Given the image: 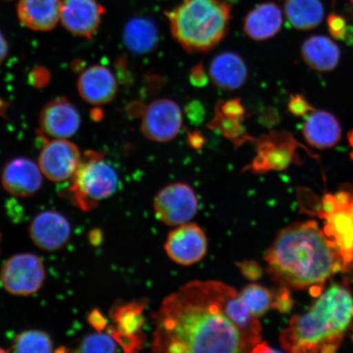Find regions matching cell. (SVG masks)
Segmentation results:
<instances>
[{
    "mask_svg": "<svg viewBox=\"0 0 353 353\" xmlns=\"http://www.w3.org/2000/svg\"><path fill=\"white\" fill-rule=\"evenodd\" d=\"M153 319L154 352H250L220 306L212 281L188 282L163 300Z\"/></svg>",
    "mask_w": 353,
    "mask_h": 353,
    "instance_id": "obj_1",
    "label": "cell"
},
{
    "mask_svg": "<svg viewBox=\"0 0 353 353\" xmlns=\"http://www.w3.org/2000/svg\"><path fill=\"white\" fill-rule=\"evenodd\" d=\"M272 279L289 290L320 287L345 271L353 257L325 225L314 220L295 223L277 233L265 255Z\"/></svg>",
    "mask_w": 353,
    "mask_h": 353,
    "instance_id": "obj_2",
    "label": "cell"
},
{
    "mask_svg": "<svg viewBox=\"0 0 353 353\" xmlns=\"http://www.w3.org/2000/svg\"><path fill=\"white\" fill-rule=\"evenodd\" d=\"M353 320V297L345 287L333 285L312 306L291 319L281 344L294 353L334 352L341 347Z\"/></svg>",
    "mask_w": 353,
    "mask_h": 353,
    "instance_id": "obj_3",
    "label": "cell"
},
{
    "mask_svg": "<svg viewBox=\"0 0 353 353\" xmlns=\"http://www.w3.org/2000/svg\"><path fill=\"white\" fill-rule=\"evenodd\" d=\"M165 14L176 41L192 54L210 51L222 41L232 11L223 0H182Z\"/></svg>",
    "mask_w": 353,
    "mask_h": 353,
    "instance_id": "obj_4",
    "label": "cell"
},
{
    "mask_svg": "<svg viewBox=\"0 0 353 353\" xmlns=\"http://www.w3.org/2000/svg\"><path fill=\"white\" fill-rule=\"evenodd\" d=\"M68 195L74 205L90 210L113 195L118 186V175L105 160L104 153L87 151L72 179Z\"/></svg>",
    "mask_w": 353,
    "mask_h": 353,
    "instance_id": "obj_5",
    "label": "cell"
},
{
    "mask_svg": "<svg viewBox=\"0 0 353 353\" xmlns=\"http://www.w3.org/2000/svg\"><path fill=\"white\" fill-rule=\"evenodd\" d=\"M46 268L41 258L30 253L12 256L3 264L0 282L15 296H29L41 290L46 280Z\"/></svg>",
    "mask_w": 353,
    "mask_h": 353,
    "instance_id": "obj_6",
    "label": "cell"
},
{
    "mask_svg": "<svg viewBox=\"0 0 353 353\" xmlns=\"http://www.w3.org/2000/svg\"><path fill=\"white\" fill-rule=\"evenodd\" d=\"M198 199L188 184L167 185L157 194L153 208L158 220L170 227L188 223L198 211Z\"/></svg>",
    "mask_w": 353,
    "mask_h": 353,
    "instance_id": "obj_7",
    "label": "cell"
},
{
    "mask_svg": "<svg viewBox=\"0 0 353 353\" xmlns=\"http://www.w3.org/2000/svg\"><path fill=\"white\" fill-rule=\"evenodd\" d=\"M82 154L77 145L68 139L46 141L39 156V166L48 179L63 183L72 179L81 164Z\"/></svg>",
    "mask_w": 353,
    "mask_h": 353,
    "instance_id": "obj_8",
    "label": "cell"
},
{
    "mask_svg": "<svg viewBox=\"0 0 353 353\" xmlns=\"http://www.w3.org/2000/svg\"><path fill=\"white\" fill-rule=\"evenodd\" d=\"M213 281L216 297L225 314L228 317L240 333L252 352L259 343L262 342V326L249 309L246 307L235 289L223 282Z\"/></svg>",
    "mask_w": 353,
    "mask_h": 353,
    "instance_id": "obj_9",
    "label": "cell"
},
{
    "mask_svg": "<svg viewBox=\"0 0 353 353\" xmlns=\"http://www.w3.org/2000/svg\"><path fill=\"white\" fill-rule=\"evenodd\" d=\"M183 114L179 105L170 99L152 101L143 113L141 130L150 140L166 143L179 134Z\"/></svg>",
    "mask_w": 353,
    "mask_h": 353,
    "instance_id": "obj_10",
    "label": "cell"
},
{
    "mask_svg": "<svg viewBox=\"0 0 353 353\" xmlns=\"http://www.w3.org/2000/svg\"><path fill=\"white\" fill-rule=\"evenodd\" d=\"M165 250L172 261L182 266H192L205 257L208 239L197 224L184 223L169 233Z\"/></svg>",
    "mask_w": 353,
    "mask_h": 353,
    "instance_id": "obj_11",
    "label": "cell"
},
{
    "mask_svg": "<svg viewBox=\"0 0 353 353\" xmlns=\"http://www.w3.org/2000/svg\"><path fill=\"white\" fill-rule=\"evenodd\" d=\"M29 235L38 248L52 252L68 244L72 236V226L63 214L55 210H46L35 215L30 224Z\"/></svg>",
    "mask_w": 353,
    "mask_h": 353,
    "instance_id": "obj_12",
    "label": "cell"
},
{
    "mask_svg": "<svg viewBox=\"0 0 353 353\" xmlns=\"http://www.w3.org/2000/svg\"><path fill=\"white\" fill-rule=\"evenodd\" d=\"M79 126L78 110L66 98L48 101L39 114L41 134L52 139H68L77 134Z\"/></svg>",
    "mask_w": 353,
    "mask_h": 353,
    "instance_id": "obj_13",
    "label": "cell"
},
{
    "mask_svg": "<svg viewBox=\"0 0 353 353\" xmlns=\"http://www.w3.org/2000/svg\"><path fill=\"white\" fill-rule=\"evenodd\" d=\"M105 8L96 0H64L60 20L64 28L77 37H94Z\"/></svg>",
    "mask_w": 353,
    "mask_h": 353,
    "instance_id": "obj_14",
    "label": "cell"
},
{
    "mask_svg": "<svg viewBox=\"0 0 353 353\" xmlns=\"http://www.w3.org/2000/svg\"><path fill=\"white\" fill-rule=\"evenodd\" d=\"M298 144L287 132H275L259 139L258 154L249 169L254 172L285 169L292 161Z\"/></svg>",
    "mask_w": 353,
    "mask_h": 353,
    "instance_id": "obj_15",
    "label": "cell"
},
{
    "mask_svg": "<svg viewBox=\"0 0 353 353\" xmlns=\"http://www.w3.org/2000/svg\"><path fill=\"white\" fill-rule=\"evenodd\" d=\"M41 168L28 158L12 159L4 165L1 173L2 186L13 196L26 198L39 192L43 183Z\"/></svg>",
    "mask_w": 353,
    "mask_h": 353,
    "instance_id": "obj_16",
    "label": "cell"
},
{
    "mask_svg": "<svg viewBox=\"0 0 353 353\" xmlns=\"http://www.w3.org/2000/svg\"><path fill=\"white\" fill-rule=\"evenodd\" d=\"M77 86L83 100L94 105L110 103L117 92L116 78L108 68L101 65H92L83 70Z\"/></svg>",
    "mask_w": 353,
    "mask_h": 353,
    "instance_id": "obj_17",
    "label": "cell"
},
{
    "mask_svg": "<svg viewBox=\"0 0 353 353\" xmlns=\"http://www.w3.org/2000/svg\"><path fill=\"white\" fill-rule=\"evenodd\" d=\"M143 303L132 302L114 308L112 317L117 322V329L110 334L127 351H134L142 346L141 329L144 321Z\"/></svg>",
    "mask_w": 353,
    "mask_h": 353,
    "instance_id": "obj_18",
    "label": "cell"
},
{
    "mask_svg": "<svg viewBox=\"0 0 353 353\" xmlns=\"http://www.w3.org/2000/svg\"><path fill=\"white\" fill-rule=\"evenodd\" d=\"M209 77L214 85L221 90H236L245 85L248 78V68L240 55L224 52L212 60Z\"/></svg>",
    "mask_w": 353,
    "mask_h": 353,
    "instance_id": "obj_19",
    "label": "cell"
},
{
    "mask_svg": "<svg viewBox=\"0 0 353 353\" xmlns=\"http://www.w3.org/2000/svg\"><path fill=\"white\" fill-rule=\"evenodd\" d=\"M61 4V0H19L17 16L26 28L48 32L60 20Z\"/></svg>",
    "mask_w": 353,
    "mask_h": 353,
    "instance_id": "obj_20",
    "label": "cell"
},
{
    "mask_svg": "<svg viewBox=\"0 0 353 353\" xmlns=\"http://www.w3.org/2000/svg\"><path fill=\"white\" fill-rule=\"evenodd\" d=\"M304 139L319 149L333 148L341 139L342 130L337 118L325 110L309 114L302 125Z\"/></svg>",
    "mask_w": 353,
    "mask_h": 353,
    "instance_id": "obj_21",
    "label": "cell"
},
{
    "mask_svg": "<svg viewBox=\"0 0 353 353\" xmlns=\"http://www.w3.org/2000/svg\"><path fill=\"white\" fill-rule=\"evenodd\" d=\"M282 21L281 8L274 3H263L248 13L243 30L254 41H267L280 32Z\"/></svg>",
    "mask_w": 353,
    "mask_h": 353,
    "instance_id": "obj_22",
    "label": "cell"
},
{
    "mask_svg": "<svg viewBox=\"0 0 353 353\" xmlns=\"http://www.w3.org/2000/svg\"><path fill=\"white\" fill-rule=\"evenodd\" d=\"M302 57L305 63L317 72L334 70L341 59V50L336 43L324 35H315L303 43Z\"/></svg>",
    "mask_w": 353,
    "mask_h": 353,
    "instance_id": "obj_23",
    "label": "cell"
},
{
    "mask_svg": "<svg viewBox=\"0 0 353 353\" xmlns=\"http://www.w3.org/2000/svg\"><path fill=\"white\" fill-rule=\"evenodd\" d=\"M158 39L157 26L148 17H134L127 22L123 30V43L137 55L151 52L157 47Z\"/></svg>",
    "mask_w": 353,
    "mask_h": 353,
    "instance_id": "obj_24",
    "label": "cell"
},
{
    "mask_svg": "<svg viewBox=\"0 0 353 353\" xmlns=\"http://www.w3.org/2000/svg\"><path fill=\"white\" fill-rule=\"evenodd\" d=\"M285 12L289 23L299 30L316 28L324 17L320 0H287Z\"/></svg>",
    "mask_w": 353,
    "mask_h": 353,
    "instance_id": "obj_25",
    "label": "cell"
},
{
    "mask_svg": "<svg viewBox=\"0 0 353 353\" xmlns=\"http://www.w3.org/2000/svg\"><path fill=\"white\" fill-rule=\"evenodd\" d=\"M243 303L256 319H259L274 307L275 295L263 285L250 284L240 292Z\"/></svg>",
    "mask_w": 353,
    "mask_h": 353,
    "instance_id": "obj_26",
    "label": "cell"
},
{
    "mask_svg": "<svg viewBox=\"0 0 353 353\" xmlns=\"http://www.w3.org/2000/svg\"><path fill=\"white\" fill-rule=\"evenodd\" d=\"M54 350V343L46 332L29 330L20 333L12 344V350L21 353H46Z\"/></svg>",
    "mask_w": 353,
    "mask_h": 353,
    "instance_id": "obj_27",
    "label": "cell"
},
{
    "mask_svg": "<svg viewBox=\"0 0 353 353\" xmlns=\"http://www.w3.org/2000/svg\"><path fill=\"white\" fill-rule=\"evenodd\" d=\"M243 118H232L223 116L216 112V116L210 123L211 129H215L222 132L226 138L232 141L236 145H241L250 139L243 128Z\"/></svg>",
    "mask_w": 353,
    "mask_h": 353,
    "instance_id": "obj_28",
    "label": "cell"
},
{
    "mask_svg": "<svg viewBox=\"0 0 353 353\" xmlns=\"http://www.w3.org/2000/svg\"><path fill=\"white\" fill-rule=\"evenodd\" d=\"M117 343L110 334H105L101 331L90 334L83 339L79 344V352H116Z\"/></svg>",
    "mask_w": 353,
    "mask_h": 353,
    "instance_id": "obj_29",
    "label": "cell"
},
{
    "mask_svg": "<svg viewBox=\"0 0 353 353\" xmlns=\"http://www.w3.org/2000/svg\"><path fill=\"white\" fill-rule=\"evenodd\" d=\"M216 112L227 117L244 118L245 110L240 99H232L218 104Z\"/></svg>",
    "mask_w": 353,
    "mask_h": 353,
    "instance_id": "obj_30",
    "label": "cell"
},
{
    "mask_svg": "<svg viewBox=\"0 0 353 353\" xmlns=\"http://www.w3.org/2000/svg\"><path fill=\"white\" fill-rule=\"evenodd\" d=\"M328 28L330 32L334 38L337 39H346L348 29L347 21L341 16L331 14L328 17Z\"/></svg>",
    "mask_w": 353,
    "mask_h": 353,
    "instance_id": "obj_31",
    "label": "cell"
},
{
    "mask_svg": "<svg viewBox=\"0 0 353 353\" xmlns=\"http://www.w3.org/2000/svg\"><path fill=\"white\" fill-rule=\"evenodd\" d=\"M288 109L291 113L297 117L304 116V114H307L309 112L313 110L307 100L303 96L299 94L290 97Z\"/></svg>",
    "mask_w": 353,
    "mask_h": 353,
    "instance_id": "obj_32",
    "label": "cell"
},
{
    "mask_svg": "<svg viewBox=\"0 0 353 353\" xmlns=\"http://www.w3.org/2000/svg\"><path fill=\"white\" fill-rule=\"evenodd\" d=\"M242 275L250 281L259 280L263 275V270L258 263L245 261L238 264Z\"/></svg>",
    "mask_w": 353,
    "mask_h": 353,
    "instance_id": "obj_33",
    "label": "cell"
},
{
    "mask_svg": "<svg viewBox=\"0 0 353 353\" xmlns=\"http://www.w3.org/2000/svg\"><path fill=\"white\" fill-rule=\"evenodd\" d=\"M208 81V77H207L204 68L201 64L196 65L190 72V81L194 86H204Z\"/></svg>",
    "mask_w": 353,
    "mask_h": 353,
    "instance_id": "obj_34",
    "label": "cell"
},
{
    "mask_svg": "<svg viewBox=\"0 0 353 353\" xmlns=\"http://www.w3.org/2000/svg\"><path fill=\"white\" fill-rule=\"evenodd\" d=\"M50 79V73L47 72L46 68H43L34 69L30 77L32 85L37 87L46 85Z\"/></svg>",
    "mask_w": 353,
    "mask_h": 353,
    "instance_id": "obj_35",
    "label": "cell"
},
{
    "mask_svg": "<svg viewBox=\"0 0 353 353\" xmlns=\"http://www.w3.org/2000/svg\"><path fill=\"white\" fill-rule=\"evenodd\" d=\"M88 321L92 327H94L98 331L103 330L105 325H107V321H105V316L103 315L98 309L92 311L88 316Z\"/></svg>",
    "mask_w": 353,
    "mask_h": 353,
    "instance_id": "obj_36",
    "label": "cell"
},
{
    "mask_svg": "<svg viewBox=\"0 0 353 353\" xmlns=\"http://www.w3.org/2000/svg\"><path fill=\"white\" fill-rule=\"evenodd\" d=\"M8 46L6 38L3 34L0 32V65L6 60L8 55Z\"/></svg>",
    "mask_w": 353,
    "mask_h": 353,
    "instance_id": "obj_37",
    "label": "cell"
},
{
    "mask_svg": "<svg viewBox=\"0 0 353 353\" xmlns=\"http://www.w3.org/2000/svg\"><path fill=\"white\" fill-rule=\"evenodd\" d=\"M189 140L190 144L192 145L194 148L198 149L202 147L203 143V137L200 134H189Z\"/></svg>",
    "mask_w": 353,
    "mask_h": 353,
    "instance_id": "obj_38",
    "label": "cell"
},
{
    "mask_svg": "<svg viewBox=\"0 0 353 353\" xmlns=\"http://www.w3.org/2000/svg\"><path fill=\"white\" fill-rule=\"evenodd\" d=\"M90 238L91 243L92 241H94V239H96L94 244H97V245H99V243H100L101 241V234H99V231H96V232L92 231L90 233Z\"/></svg>",
    "mask_w": 353,
    "mask_h": 353,
    "instance_id": "obj_39",
    "label": "cell"
},
{
    "mask_svg": "<svg viewBox=\"0 0 353 353\" xmlns=\"http://www.w3.org/2000/svg\"><path fill=\"white\" fill-rule=\"evenodd\" d=\"M6 103H3L2 100H0V114H1L2 112H3L4 110H6Z\"/></svg>",
    "mask_w": 353,
    "mask_h": 353,
    "instance_id": "obj_40",
    "label": "cell"
},
{
    "mask_svg": "<svg viewBox=\"0 0 353 353\" xmlns=\"http://www.w3.org/2000/svg\"><path fill=\"white\" fill-rule=\"evenodd\" d=\"M348 141H350V143L353 148V130L348 134Z\"/></svg>",
    "mask_w": 353,
    "mask_h": 353,
    "instance_id": "obj_41",
    "label": "cell"
},
{
    "mask_svg": "<svg viewBox=\"0 0 353 353\" xmlns=\"http://www.w3.org/2000/svg\"><path fill=\"white\" fill-rule=\"evenodd\" d=\"M4 352V350H1V348H0V352Z\"/></svg>",
    "mask_w": 353,
    "mask_h": 353,
    "instance_id": "obj_42",
    "label": "cell"
},
{
    "mask_svg": "<svg viewBox=\"0 0 353 353\" xmlns=\"http://www.w3.org/2000/svg\"><path fill=\"white\" fill-rule=\"evenodd\" d=\"M351 1L353 3V0H351Z\"/></svg>",
    "mask_w": 353,
    "mask_h": 353,
    "instance_id": "obj_43",
    "label": "cell"
}]
</instances>
